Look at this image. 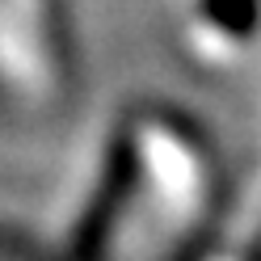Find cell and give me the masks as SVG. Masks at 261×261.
<instances>
[{
    "instance_id": "cell-1",
    "label": "cell",
    "mask_w": 261,
    "mask_h": 261,
    "mask_svg": "<svg viewBox=\"0 0 261 261\" xmlns=\"http://www.w3.org/2000/svg\"><path fill=\"white\" fill-rule=\"evenodd\" d=\"M130 177H135V156H130L126 143H118L114 156H110V173H106V181H101V194H97L93 211L85 215V223H80L76 253H97V249H101V240H106V232H110L114 215H118V206L126 202Z\"/></svg>"
},
{
    "instance_id": "cell-2",
    "label": "cell",
    "mask_w": 261,
    "mask_h": 261,
    "mask_svg": "<svg viewBox=\"0 0 261 261\" xmlns=\"http://www.w3.org/2000/svg\"><path fill=\"white\" fill-rule=\"evenodd\" d=\"M198 13L232 38H253L261 25V0H198Z\"/></svg>"
}]
</instances>
